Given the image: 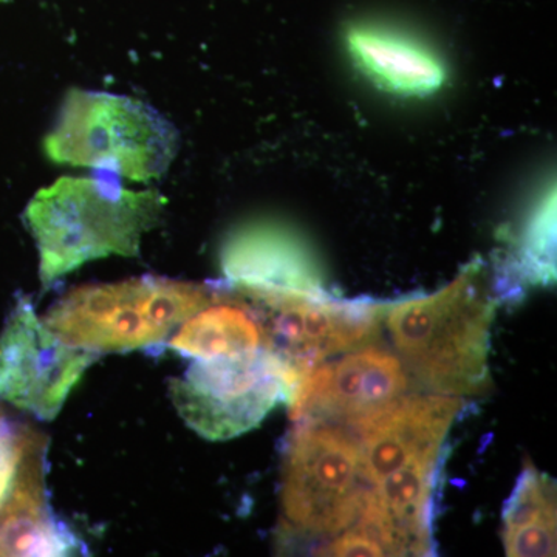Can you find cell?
Masks as SVG:
<instances>
[{
    "instance_id": "cell-1",
    "label": "cell",
    "mask_w": 557,
    "mask_h": 557,
    "mask_svg": "<svg viewBox=\"0 0 557 557\" xmlns=\"http://www.w3.org/2000/svg\"><path fill=\"white\" fill-rule=\"evenodd\" d=\"M164 203L157 190L126 189L113 178L64 177L40 189L25 220L38 245L44 287L90 260L137 256Z\"/></svg>"
},
{
    "instance_id": "cell-2",
    "label": "cell",
    "mask_w": 557,
    "mask_h": 557,
    "mask_svg": "<svg viewBox=\"0 0 557 557\" xmlns=\"http://www.w3.org/2000/svg\"><path fill=\"white\" fill-rule=\"evenodd\" d=\"M388 332L406 364L435 394L471 397L490 386L491 325L496 299L472 263L434 295L388 307Z\"/></svg>"
},
{
    "instance_id": "cell-3",
    "label": "cell",
    "mask_w": 557,
    "mask_h": 557,
    "mask_svg": "<svg viewBox=\"0 0 557 557\" xmlns=\"http://www.w3.org/2000/svg\"><path fill=\"white\" fill-rule=\"evenodd\" d=\"M44 150L58 164L148 183L170 170L177 157L178 132L143 101L72 89L44 139Z\"/></svg>"
},
{
    "instance_id": "cell-4",
    "label": "cell",
    "mask_w": 557,
    "mask_h": 557,
    "mask_svg": "<svg viewBox=\"0 0 557 557\" xmlns=\"http://www.w3.org/2000/svg\"><path fill=\"white\" fill-rule=\"evenodd\" d=\"M218 289L163 277L87 285L67 293L47 313V327L69 346L120 354L171 338L208 306Z\"/></svg>"
},
{
    "instance_id": "cell-5",
    "label": "cell",
    "mask_w": 557,
    "mask_h": 557,
    "mask_svg": "<svg viewBox=\"0 0 557 557\" xmlns=\"http://www.w3.org/2000/svg\"><path fill=\"white\" fill-rule=\"evenodd\" d=\"M299 372L269 348L237 357L196 359L183 376L171 381L180 417L200 437L222 442L258 428L287 401Z\"/></svg>"
},
{
    "instance_id": "cell-6",
    "label": "cell",
    "mask_w": 557,
    "mask_h": 557,
    "mask_svg": "<svg viewBox=\"0 0 557 557\" xmlns=\"http://www.w3.org/2000/svg\"><path fill=\"white\" fill-rule=\"evenodd\" d=\"M357 440L325 421H299L282 465L281 504L292 530L336 536L357 520L366 490Z\"/></svg>"
},
{
    "instance_id": "cell-7",
    "label": "cell",
    "mask_w": 557,
    "mask_h": 557,
    "mask_svg": "<svg viewBox=\"0 0 557 557\" xmlns=\"http://www.w3.org/2000/svg\"><path fill=\"white\" fill-rule=\"evenodd\" d=\"M237 292L258 314L265 348L299 373L333 355L369 346L387 309L370 300H336L329 295Z\"/></svg>"
},
{
    "instance_id": "cell-8",
    "label": "cell",
    "mask_w": 557,
    "mask_h": 557,
    "mask_svg": "<svg viewBox=\"0 0 557 557\" xmlns=\"http://www.w3.org/2000/svg\"><path fill=\"white\" fill-rule=\"evenodd\" d=\"M95 359L58 338L21 299L0 335V401L53 420Z\"/></svg>"
},
{
    "instance_id": "cell-9",
    "label": "cell",
    "mask_w": 557,
    "mask_h": 557,
    "mask_svg": "<svg viewBox=\"0 0 557 557\" xmlns=\"http://www.w3.org/2000/svg\"><path fill=\"white\" fill-rule=\"evenodd\" d=\"M408 386L401 359L369 344L338 362L302 370L287 398L289 417L296 423L338 420L355 429L405 397Z\"/></svg>"
},
{
    "instance_id": "cell-10",
    "label": "cell",
    "mask_w": 557,
    "mask_h": 557,
    "mask_svg": "<svg viewBox=\"0 0 557 557\" xmlns=\"http://www.w3.org/2000/svg\"><path fill=\"white\" fill-rule=\"evenodd\" d=\"M438 472L435 454L418 457L373 483L350 527L375 542L384 556H431Z\"/></svg>"
},
{
    "instance_id": "cell-11",
    "label": "cell",
    "mask_w": 557,
    "mask_h": 557,
    "mask_svg": "<svg viewBox=\"0 0 557 557\" xmlns=\"http://www.w3.org/2000/svg\"><path fill=\"white\" fill-rule=\"evenodd\" d=\"M460 410L458 397L410 395L351 429L358 434L362 478L373 485L418 457L442 453Z\"/></svg>"
},
{
    "instance_id": "cell-12",
    "label": "cell",
    "mask_w": 557,
    "mask_h": 557,
    "mask_svg": "<svg viewBox=\"0 0 557 557\" xmlns=\"http://www.w3.org/2000/svg\"><path fill=\"white\" fill-rule=\"evenodd\" d=\"M222 269L236 289L327 295L324 274L306 242L276 223H252L226 240Z\"/></svg>"
},
{
    "instance_id": "cell-13",
    "label": "cell",
    "mask_w": 557,
    "mask_h": 557,
    "mask_svg": "<svg viewBox=\"0 0 557 557\" xmlns=\"http://www.w3.org/2000/svg\"><path fill=\"white\" fill-rule=\"evenodd\" d=\"M81 552L79 539L51 511L46 440L36 432L0 511V556H75Z\"/></svg>"
},
{
    "instance_id": "cell-14",
    "label": "cell",
    "mask_w": 557,
    "mask_h": 557,
    "mask_svg": "<svg viewBox=\"0 0 557 557\" xmlns=\"http://www.w3.org/2000/svg\"><path fill=\"white\" fill-rule=\"evenodd\" d=\"M347 44L359 67L384 89L423 97L445 83L442 62L416 40L379 28H354Z\"/></svg>"
},
{
    "instance_id": "cell-15",
    "label": "cell",
    "mask_w": 557,
    "mask_h": 557,
    "mask_svg": "<svg viewBox=\"0 0 557 557\" xmlns=\"http://www.w3.org/2000/svg\"><path fill=\"white\" fill-rule=\"evenodd\" d=\"M171 347L183 357L215 359L237 357L265 348V335L247 300L215 298L180 325Z\"/></svg>"
},
{
    "instance_id": "cell-16",
    "label": "cell",
    "mask_w": 557,
    "mask_h": 557,
    "mask_svg": "<svg viewBox=\"0 0 557 557\" xmlns=\"http://www.w3.org/2000/svg\"><path fill=\"white\" fill-rule=\"evenodd\" d=\"M502 520L507 556H556L555 482L528 465L505 504Z\"/></svg>"
},
{
    "instance_id": "cell-17",
    "label": "cell",
    "mask_w": 557,
    "mask_h": 557,
    "mask_svg": "<svg viewBox=\"0 0 557 557\" xmlns=\"http://www.w3.org/2000/svg\"><path fill=\"white\" fill-rule=\"evenodd\" d=\"M515 277L516 289H520L519 282L548 285L556 278L555 193H548L528 219Z\"/></svg>"
},
{
    "instance_id": "cell-18",
    "label": "cell",
    "mask_w": 557,
    "mask_h": 557,
    "mask_svg": "<svg viewBox=\"0 0 557 557\" xmlns=\"http://www.w3.org/2000/svg\"><path fill=\"white\" fill-rule=\"evenodd\" d=\"M35 434L33 429L21 426L0 409V511L10 496L22 458Z\"/></svg>"
},
{
    "instance_id": "cell-19",
    "label": "cell",
    "mask_w": 557,
    "mask_h": 557,
    "mask_svg": "<svg viewBox=\"0 0 557 557\" xmlns=\"http://www.w3.org/2000/svg\"><path fill=\"white\" fill-rule=\"evenodd\" d=\"M0 2H9V0H0Z\"/></svg>"
}]
</instances>
